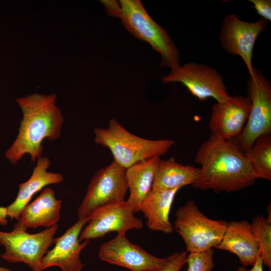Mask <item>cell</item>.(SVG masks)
<instances>
[{
  "label": "cell",
  "instance_id": "8fae6325",
  "mask_svg": "<svg viewBox=\"0 0 271 271\" xmlns=\"http://www.w3.org/2000/svg\"><path fill=\"white\" fill-rule=\"evenodd\" d=\"M125 234L118 233L114 238L102 244L98 251L99 258L132 271L153 270L166 263L167 258H161L151 254L130 242Z\"/></svg>",
  "mask_w": 271,
  "mask_h": 271
},
{
  "label": "cell",
  "instance_id": "7a4b0ae2",
  "mask_svg": "<svg viewBox=\"0 0 271 271\" xmlns=\"http://www.w3.org/2000/svg\"><path fill=\"white\" fill-rule=\"evenodd\" d=\"M57 95L35 93L16 99L23 115L17 136L6 151V158L16 165L26 155L35 162L42 157V143L61 135L64 119L57 106Z\"/></svg>",
  "mask_w": 271,
  "mask_h": 271
},
{
  "label": "cell",
  "instance_id": "f1b7e54d",
  "mask_svg": "<svg viewBox=\"0 0 271 271\" xmlns=\"http://www.w3.org/2000/svg\"><path fill=\"white\" fill-rule=\"evenodd\" d=\"M0 271H14L8 268L0 266Z\"/></svg>",
  "mask_w": 271,
  "mask_h": 271
},
{
  "label": "cell",
  "instance_id": "83f0119b",
  "mask_svg": "<svg viewBox=\"0 0 271 271\" xmlns=\"http://www.w3.org/2000/svg\"><path fill=\"white\" fill-rule=\"evenodd\" d=\"M7 207H0V225H7L8 223Z\"/></svg>",
  "mask_w": 271,
  "mask_h": 271
},
{
  "label": "cell",
  "instance_id": "30bf717a",
  "mask_svg": "<svg viewBox=\"0 0 271 271\" xmlns=\"http://www.w3.org/2000/svg\"><path fill=\"white\" fill-rule=\"evenodd\" d=\"M268 21L260 18L253 22L240 19L234 14L224 18L218 39L221 46L229 54L240 56L244 61L249 76L253 75V51L259 35L265 30Z\"/></svg>",
  "mask_w": 271,
  "mask_h": 271
},
{
  "label": "cell",
  "instance_id": "cb8c5ba5",
  "mask_svg": "<svg viewBox=\"0 0 271 271\" xmlns=\"http://www.w3.org/2000/svg\"><path fill=\"white\" fill-rule=\"evenodd\" d=\"M187 252H175L168 257L167 262L162 267L148 271H180L186 263Z\"/></svg>",
  "mask_w": 271,
  "mask_h": 271
},
{
  "label": "cell",
  "instance_id": "e0dca14e",
  "mask_svg": "<svg viewBox=\"0 0 271 271\" xmlns=\"http://www.w3.org/2000/svg\"><path fill=\"white\" fill-rule=\"evenodd\" d=\"M61 202V200L56 198L54 190L46 188L24 207L16 224L25 230L38 226L51 227L60 219Z\"/></svg>",
  "mask_w": 271,
  "mask_h": 271
},
{
  "label": "cell",
  "instance_id": "603a6c76",
  "mask_svg": "<svg viewBox=\"0 0 271 271\" xmlns=\"http://www.w3.org/2000/svg\"><path fill=\"white\" fill-rule=\"evenodd\" d=\"M213 248L200 252L189 253L187 257V271H212L215 263Z\"/></svg>",
  "mask_w": 271,
  "mask_h": 271
},
{
  "label": "cell",
  "instance_id": "5bb4252c",
  "mask_svg": "<svg viewBox=\"0 0 271 271\" xmlns=\"http://www.w3.org/2000/svg\"><path fill=\"white\" fill-rule=\"evenodd\" d=\"M88 219L79 220L60 237L53 239L55 246L44 255L41 264L42 271L52 266H58L61 271H81L85 266L80 259L81 251L89 240L80 243L79 236Z\"/></svg>",
  "mask_w": 271,
  "mask_h": 271
},
{
  "label": "cell",
  "instance_id": "4316f807",
  "mask_svg": "<svg viewBox=\"0 0 271 271\" xmlns=\"http://www.w3.org/2000/svg\"><path fill=\"white\" fill-rule=\"evenodd\" d=\"M263 261L261 257H259L250 269H248L245 266L242 265L239 267L236 271H263Z\"/></svg>",
  "mask_w": 271,
  "mask_h": 271
},
{
  "label": "cell",
  "instance_id": "7402d4cb",
  "mask_svg": "<svg viewBox=\"0 0 271 271\" xmlns=\"http://www.w3.org/2000/svg\"><path fill=\"white\" fill-rule=\"evenodd\" d=\"M251 224L253 233L257 240L260 257L263 264L271 269V217L262 215L255 216Z\"/></svg>",
  "mask_w": 271,
  "mask_h": 271
},
{
  "label": "cell",
  "instance_id": "6da1fadb",
  "mask_svg": "<svg viewBox=\"0 0 271 271\" xmlns=\"http://www.w3.org/2000/svg\"><path fill=\"white\" fill-rule=\"evenodd\" d=\"M195 160L201 166L192 185L196 189L235 192L257 179L235 139L224 140L211 134L199 147Z\"/></svg>",
  "mask_w": 271,
  "mask_h": 271
},
{
  "label": "cell",
  "instance_id": "4fadbf2b",
  "mask_svg": "<svg viewBox=\"0 0 271 271\" xmlns=\"http://www.w3.org/2000/svg\"><path fill=\"white\" fill-rule=\"evenodd\" d=\"M250 107L249 98L241 95L214 104L209 121L211 134L224 140L237 139L247 120Z\"/></svg>",
  "mask_w": 271,
  "mask_h": 271
},
{
  "label": "cell",
  "instance_id": "52a82bcc",
  "mask_svg": "<svg viewBox=\"0 0 271 271\" xmlns=\"http://www.w3.org/2000/svg\"><path fill=\"white\" fill-rule=\"evenodd\" d=\"M58 225L31 234L15 224L11 232L0 231V244L5 252L1 258L11 263L23 262L33 271H42V260L48 248L53 243Z\"/></svg>",
  "mask_w": 271,
  "mask_h": 271
},
{
  "label": "cell",
  "instance_id": "8992f818",
  "mask_svg": "<svg viewBox=\"0 0 271 271\" xmlns=\"http://www.w3.org/2000/svg\"><path fill=\"white\" fill-rule=\"evenodd\" d=\"M126 169L114 160L95 173L78 209L79 219H89L100 209L125 201Z\"/></svg>",
  "mask_w": 271,
  "mask_h": 271
},
{
  "label": "cell",
  "instance_id": "484cf974",
  "mask_svg": "<svg viewBox=\"0 0 271 271\" xmlns=\"http://www.w3.org/2000/svg\"><path fill=\"white\" fill-rule=\"evenodd\" d=\"M105 6L107 14L111 16L118 18L120 9V3L117 1H100Z\"/></svg>",
  "mask_w": 271,
  "mask_h": 271
},
{
  "label": "cell",
  "instance_id": "2e32d148",
  "mask_svg": "<svg viewBox=\"0 0 271 271\" xmlns=\"http://www.w3.org/2000/svg\"><path fill=\"white\" fill-rule=\"evenodd\" d=\"M50 164V160L47 156L41 157L37 159L29 180L19 184L15 201L7 207L8 217L12 220L20 219L22 211L36 193L47 185L58 184L63 180L61 174L48 171Z\"/></svg>",
  "mask_w": 271,
  "mask_h": 271
},
{
  "label": "cell",
  "instance_id": "d6986e66",
  "mask_svg": "<svg viewBox=\"0 0 271 271\" xmlns=\"http://www.w3.org/2000/svg\"><path fill=\"white\" fill-rule=\"evenodd\" d=\"M160 157H152L131 165L125 177L129 196L126 202L134 212H139L143 201L152 189Z\"/></svg>",
  "mask_w": 271,
  "mask_h": 271
},
{
  "label": "cell",
  "instance_id": "3957f363",
  "mask_svg": "<svg viewBox=\"0 0 271 271\" xmlns=\"http://www.w3.org/2000/svg\"><path fill=\"white\" fill-rule=\"evenodd\" d=\"M94 141L109 149L116 163L127 169L139 162L166 154L175 144L171 139L148 140L126 130L115 119L106 128H95Z\"/></svg>",
  "mask_w": 271,
  "mask_h": 271
},
{
  "label": "cell",
  "instance_id": "d4e9b609",
  "mask_svg": "<svg viewBox=\"0 0 271 271\" xmlns=\"http://www.w3.org/2000/svg\"><path fill=\"white\" fill-rule=\"evenodd\" d=\"M253 5V8L256 10L261 18L268 22L271 21V1L270 0H249Z\"/></svg>",
  "mask_w": 271,
  "mask_h": 271
},
{
  "label": "cell",
  "instance_id": "9a60e30c",
  "mask_svg": "<svg viewBox=\"0 0 271 271\" xmlns=\"http://www.w3.org/2000/svg\"><path fill=\"white\" fill-rule=\"evenodd\" d=\"M235 254L242 266H252L260 257L257 240L251 224L246 220H232L227 227L220 243L215 247Z\"/></svg>",
  "mask_w": 271,
  "mask_h": 271
},
{
  "label": "cell",
  "instance_id": "ac0fdd59",
  "mask_svg": "<svg viewBox=\"0 0 271 271\" xmlns=\"http://www.w3.org/2000/svg\"><path fill=\"white\" fill-rule=\"evenodd\" d=\"M179 189H153L146 196L140 208L147 219L149 228L171 233L174 228L169 219L170 210Z\"/></svg>",
  "mask_w": 271,
  "mask_h": 271
},
{
  "label": "cell",
  "instance_id": "7c38bea8",
  "mask_svg": "<svg viewBox=\"0 0 271 271\" xmlns=\"http://www.w3.org/2000/svg\"><path fill=\"white\" fill-rule=\"evenodd\" d=\"M133 213L126 201L100 209L91 216L88 224L81 231L79 241L102 237L111 232L125 233L129 230L142 228L143 221Z\"/></svg>",
  "mask_w": 271,
  "mask_h": 271
},
{
  "label": "cell",
  "instance_id": "9c48e42d",
  "mask_svg": "<svg viewBox=\"0 0 271 271\" xmlns=\"http://www.w3.org/2000/svg\"><path fill=\"white\" fill-rule=\"evenodd\" d=\"M162 81L164 84H183L200 101L213 98L221 102L228 101L231 97L221 75L215 69L203 64L189 62L179 65L171 69Z\"/></svg>",
  "mask_w": 271,
  "mask_h": 271
},
{
  "label": "cell",
  "instance_id": "277c9868",
  "mask_svg": "<svg viewBox=\"0 0 271 271\" xmlns=\"http://www.w3.org/2000/svg\"><path fill=\"white\" fill-rule=\"evenodd\" d=\"M118 18L136 38L149 43L161 56L160 66L179 65L180 53L168 33L148 14L140 0H120Z\"/></svg>",
  "mask_w": 271,
  "mask_h": 271
},
{
  "label": "cell",
  "instance_id": "44dd1931",
  "mask_svg": "<svg viewBox=\"0 0 271 271\" xmlns=\"http://www.w3.org/2000/svg\"><path fill=\"white\" fill-rule=\"evenodd\" d=\"M244 154L257 179L271 180V134L258 137Z\"/></svg>",
  "mask_w": 271,
  "mask_h": 271
},
{
  "label": "cell",
  "instance_id": "5b68a950",
  "mask_svg": "<svg viewBox=\"0 0 271 271\" xmlns=\"http://www.w3.org/2000/svg\"><path fill=\"white\" fill-rule=\"evenodd\" d=\"M174 228L182 237L189 253L215 247L221 241L227 222L206 216L193 200L188 201L176 212Z\"/></svg>",
  "mask_w": 271,
  "mask_h": 271
},
{
  "label": "cell",
  "instance_id": "ffe728a7",
  "mask_svg": "<svg viewBox=\"0 0 271 271\" xmlns=\"http://www.w3.org/2000/svg\"><path fill=\"white\" fill-rule=\"evenodd\" d=\"M199 173V168L184 165L175 161L174 157L160 160L155 175L152 188L180 189L194 184Z\"/></svg>",
  "mask_w": 271,
  "mask_h": 271
},
{
  "label": "cell",
  "instance_id": "ba28073f",
  "mask_svg": "<svg viewBox=\"0 0 271 271\" xmlns=\"http://www.w3.org/2000/svg\"><path fill=\"white\" fill-rule=\"evenodd\" d=\"M251 107L247 120L236 141L245 153L259 136L271 133V84L260 70L253 67L247 82Z\"/></svg>",
  "mask_w": 271,
  "mask_h": 271
}]
</instances>
